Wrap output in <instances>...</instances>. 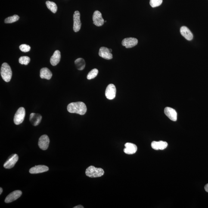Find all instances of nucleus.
<instances>
[{
	"instance_id": "aec40b11",
	"label": "nucleus",
	"mask_w": 208,
	"mask_h": 208,
	"mask_svg": "<svg viewBox=\"0 0 208 208\" xmlns=\"http://www.w3.org/2000/svg\"><path fill=\"white\" fill-rule=\"evenodd\" d=\"M52 75L51 72L48 68H44L41 69L40 76L42 79L49 80L51 78Z\"/></svg>"
},
{
	"instance_id": "5701e85b",
	"label": "nucleus",
	"mask_w": 208,
	"mask_h": 208,
	"mask_svg": "<svg viewBox=\"0 0 208 208\" xmlns=\"http://www.w3.org/2000/svg\"><path fill=\"white\" fill-rule=\"evenodd\" d=\"M19 19H20V17L18 15H14V16H10L6 18L4 20V22L6 24L12 23L17 21Z\"/></svg>"
},
{
	"instance_id": "cd10ccee",
	"label": "nucleus",
	"mask_w": 208,
	"mask_h": 208,
	"mask_svg": "<svg viewBox=\"0 0 208 208\" xmlns=\"http://www.w3.org/2000/svg\"><path fill=\"white\" fill-rule=\"evenodd\" d=\"M205 190L206 192H208V184H206L205 186Z\"/></svg>"
},
{
	"instance_id": "c85d7f7f",
	"label": "nucleus",
	"mask_w": 208,
	"mask_h": 208,
	"mask_svg": "<svg viewBox=\"0 0 208 208\" xmlns=\"http://www.w3.org/2000/svg\"><path fill=\"white\" fill-rule=\"evenodd\" d=\"M74 208H84L83 206H82V205H78V206H75L73 207Z\"/></svg>"
},
{
	"instance_id": "f8f14e48",
	"label": "nucleus",
	"mask_w": 208,
	"mask_h": 208,
	"mask_svg": "<svg viewBox=\"0 0 208 208\" xmlns=\"http://www.w3.org/2000/svg\"><path fill=\"white\" fill-rule=\"evenodd\" d=\"M99 55L106 60H110L113 58V55L110 51V49L104 47L100 48L99 52Z\"/></svg>"
},
{
	"instance_id": "f257e3e1",
	"label": "nucleus",
	"mask_w": 208,
	"mask_h": 208,
	"mask_svg": "<svg viewBox=\"0 0 208 208\" xmlns=\"http://www.w3.org/2000/svg\"><path fill=\"white\" fill-rule=\"evenodd\" d=\"M67 110L70 113L84 115L86 113L87 108L83 102H77L69 104L67 107Z\"/></svg>"
},
{
	"instance_id": "f3484780",
	"label": "nucleus",
	"mask_w": 208,
	"mask_h": 208,
	"mask_svg": "<svg viewBox=\"0 0 208 208\" xmlns=\"http://www.w3.org/2000/svg\"><path fill=\"white\" fill-rule=\"evenodd\" d=\"M167 146V142L162 141H153L151 144L152 148L155 150H163L166 149Z\"/></svg>"
},
{
	"instance_id": "bb28decb",
	"label": "nucleus",
	"mask_w": 208,
	"mask_h": 208,
	"mask_svg": "<svg viewBox=\"0 0 208 208\" xmlns=\"http://www.w3.org/2000/svg\"><path fill=\"white\" fill-rule=\"evenodd\" d=\"M20 51L23 52H28L30 51L31 47L29 45H26V44H23L20 46Z\"/></svg>"
},
{
	"instance_id": "f03ea898",
	"label": "nucleus",
	"mask_w": 208,
	"mask_h": 208,
	"mask_svg": "<svg viewBox=\"0 0 208 208\" xmlns=\"http://www.w3.org/2000/svg\"><path fill=\"white\" fill-rule=\"evenodd\" d=\"M2 78L6 82H9L12 76V71L9 65L6 63H3L1 69Z\"/></svg>"
},
{
	"instance_id": "4468645a",
	"label": "nucleus",
	"mask_w": 208,
	"mask_h": 208,
	"mask_svg": "<svg viewBox=\"0 0 208 208\" xmlns=\"http://www.w3.org/2000/svg\"><path fill=\"white\" fill-rule=\"evenodd\" d=\"M48 170V166L44 165H38L31 168L29 172L31 174H38L46 172Z\"/></svg>"
},
{
	"instance_id": "ddd939ff",
	"label": "nucleus",
	"mask_w": 208,
	"mask_h": 208,
	"mask_svg": "<svg viewBox=\"0 0 208 208\" xmlns=\"http://www.w3.org/2000/svg\"><path fill=\"white\" fill-rule=\"evenodd\" d=\"M164 113L165 115L169 118L170 120L174 122L177 120V113L174 109L170 107H166L165 108Z\"/></svg>"
},
{
	"instance_id": "2eb2a0df",
	"label": "nucleus",
	"mask_w": 208,
	"mask_h": 208,
	"mask_svg": "<svg viewBox=\"0 0 208 208\" xmlns=\"http://www.w3.org/2000/svg\"><path fill=\"white\" fill-rule=\"evenodd\" d=\"M125 146V148L124 149V152L127 154H133L137 151V146L132 143H127Z\"/></svg>"
},
{
	"instance_id": "0eeeda50",
	"label": "nucleus",
	"mask_w": 208,
	"mask_h": 208,
	"mask_svg": "<svg viewBox=\"0 0 208 208\" xmlns=\"http://www.w3.org/2000/svg\"><path fill=\"white\" fill-rule=\"evenodd\" d=\"M93 20L94 24L98 27L103 26L104 22L101 13L98 11H95L94 13L93 16Z\"/></svg>"
},
{
	"instance_id": "a211bd4d",
	"label": "nucleus",
	"mask_w": 208,
	"mask_h": 208,
	"mask_svg": "<svg viewBox=\"0 0 208 208\" xmlns=\"http://www.w3.org/2000/svg\"><path fill=\"white\" fill-rule=\"evenodd\" d=\"M181 35L188 41H191L193 39V35L188 27L186 26H182L180 29Z\"/></svg>"
},
{
	"instance_id": "6e6552de",
	"label": "nucleus",
	"mask_w": 208,
	"mask_h": 208,
	"mask_svg": "<svg viewBox=\"0 0 208 208\" xmlns=\"http://www.w3.org/2000/svg\"><path fill=\"white\" fill-rule=\"evenodd\" d=\"M116 88L113 84H111L108 86L105 91V96L108 99H113L116 97Z\"/></svg>"
},
{
	"instance_id": "4be33fe9",
	"label": "nucleus",
	"mask_w": 208,
	"mask_h": 208,
	"mask_svg": "<svg viewBox=\"0 0 208 208\" xmlns=\"http://www.w3.org/2000/svg\"><path fill=\"white\" fill-rule=\"evenodd\" d=\"M46 5L48 9L50 10L53 13L57 12V7L55 3L51 2V1H47L46 2Z\"/></svg>"
},
{
	"instance_id": "1a4fd4ad",
	"label": "nucleus",
	"mask_w": 208,
	"mask_h": 208,
	"mask_svg": "<svg viewBox=\"0 0 208 208\" xmlns=\"http://www.w3.org/2000/svg\"><path fill=\"white\" fill-rule=\"evenodd\" d=\"M49 139L47 135H44L40 137L38 141V145L42 150H46L49 144Z\"/></svg>"
},
{
	"instance_id": "dca6fc26",
	"label": "nucleus",
	"mask_w": 208,
	"mask_h": 208,
	"mask_svg": "<svg viewBox=\"0 0 208 208\" xmlns=\"http://www.w3.org/2000/svg\"><path fill=\"white\" fill-rule=\"evenodd\" d=\"M42 119V116L40 114L31 113L30 114L29 121L33 126H37L41 123Z\"/></svg>"
},
{
	"instance_id": "412c9836",
	"label": "nucleus",
	"mask_w": 208,
	"mask_h": 208,
	"mask_svg": "<svg viewBox=\"0 0 208 208\" xmlns=\"http://www.w3.org/2000/svg\"><path fill=\"white\" fill-rule=\"evenodd\" d=\"M75 64L77 68L79 70H82L85 67V60L82 58H79L75 60Z\"/></svg>"
},
{
	"instance_id": "6ab92c4d",
	"label": "nucleus",
	"mask_w": 208,
	"mask_h": 208,
	"mask_svg": "<svg viewBox=\"0 0 208 208\" xmlns=\"http://www.w3.org/2000/svg\"><path fill=\"white\" fill-rule=\"evenodd\" d=\"M60 53L59 50H56L50 59V63L52 65L55 66L60 62Z\"/></svg>"
},
{
	"instance_id": "9b49d317",
	"label": "nucleus",
	"mask_w": 208,
	"mask_h": 208,
	"mask_svg": "<svg viewBox=\"0 0 208 208\" xmlns=\"http://www.w3.org/2000/svg\"><path fill=\"white\" fill-rule=\"evenodd\" d=\"M22 194V192L20 190H17L13 191L7 196L5 200V202L6 203H12L19 198Z\"/></svg>"
},
{
	"instance_id": "9d476101",
	"label": "nucleus",
	"mask_w": 208,
	"mask_h": 208,
	"mask_svg": "<svg viewBox=\"0 0 208 208\" xmlns=\"http://www.w3.org/2000/svg\"><path fill=\"white\" fill-rule=\"evenodd\" d=\"M138 39L135 38H125L122 41V45L126 48H133L138 44Z\"/></svg>"
},
{
	"instance_id": "7ed1b4c3",
	"label": "nucleus",
	"mask_w": 208,
	"mask_h": 208,
	"mask_svg": "<svg viewBox=\"0 0 208 208\" xmlns=\"http://www.w3.org/2000/svg\"><path fill=\"white\" fill-rule=\"evenodd\" d=\"M86 175L90 178L100 177L104 174V171L100 168H96L93 166L88 167L86 170Z\"/></svg>"
},
{
	"instance_id": "b1692460",
	"label": "nucleus",
	"mask_w": 208,
	"mask_h": 208,
	"mask_svg": "<svg viewBox=\"0 0 208 208\" xmlns=\"http://www.w3.org/2000/svg\"><path fill=\"white\" fill-rule=\"evenodd\" d=\"M98 73V70L97 69H92L88 74L87 78L89 80L94 78L97 76Z\"/></svg>"
},
{
	"instance_id": "c756f323",
	"label": "nucleus",
	"mask_w": 208,
	"mask_h": 208,
	"mask_svg": "<svg viewBox=\"0 0 208 208\" xmlns=\"http://www.w3.org/2000/svg\"><path fill=\"white\" fill-rule=\"evenodd\" d=\"M0 190H1V192H0V194L1 195V194H2V191H3L2 188H0Z\"/></svg>"
},
{
	"instance_id": "20e7f679",
	"label": "nucleus",
	"mask_w": 208,
	"mask_h": 208,
	"mask_svg": "<svg viewBox=\"0 0 208 208\" xmlns=\"http://www.w3.org/2000/svg\"><path fill=\"white\" fill-rule=\"evenodd\" d=\"M26 115V111L23 107H20L16 111L14 118V122L16 125H19L23 123Z\"/></svg>"
},
{
	"instance_id": "423d86ee",
	"label": "nucleus",
	"mask_w": 208,
	"mask_h": 208,
	"mask_svg": "<svg viewBox=\"0 0 208 208\" xmlns=\"http://www.w3.org/2000/svg\"><path fill=\"white\" fill-rule=\"evenodd\" d=\"M73 30L75 32L80 30L82 23L80 20V14L79 11H75L73 15Z\"/></svg>"
},
{
	"instance_id": "39448f33",
	"label": "nucleus",
	"mask_w": 208,
	"mask_h": 208,
	"mask_svg": "<svg viewBox=\"0 0 208 208\" xmlns=\"http://www.w3.org/2000/svg\"><path fill=\"white\" fill-rule=\"evenodd\" d=\"M19 159L18 156L17 154H15L11 155L8 158L7 160L5 162L4 165V167L5 169H10L13 168L18 161Z\"/></svg>"
},
{
	"instance_id": "a878e982",
	"label": "nucleus",
	"mask_w": 208,
	"mask_h": 208,
	"mask_svg": "<svg viewBox=\"0 0 208 208\" xmlns=\"http://www.w3.org/2000/svg\"><path fill=\"white\" fill-rule=\"evenodd\" d=\"M163 0H150V4L151 7H155L161 5Z\"/></svg>"
},
{
	"instance_id": "393cba45",
	"label": "nucleus",
	"mask_w": 208,
	"mask_h": 208,
	"mask_svg": "<svg viewBox=\"0 0 208 208\" xmlns=\"http://www.w3.org/2000/svg\"><path fill=\"white\" fill-rule=\"evenodd\" d=\"M19 61L20 64L27 65L30 63V58L27 56H23L19 58Z\"/></svg>"
}]
</instances>
